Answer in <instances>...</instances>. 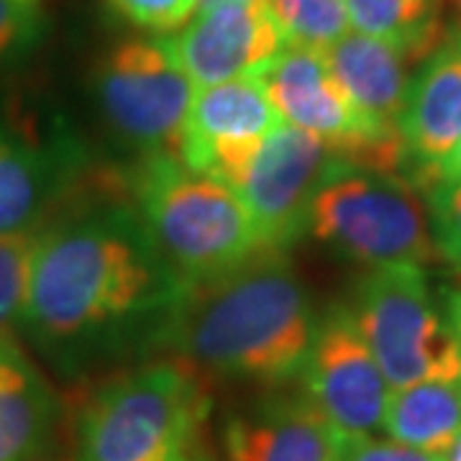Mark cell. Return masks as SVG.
Listing matches in <instances>:
<instances>
[{"label": "cell", "mask_w": 461, "mask_h": 461, "mask_svg": "<svg viewBox=\"0 0 461 461\" xmlns=\"http://www.w3.org/2000/svg\"><path fill=\"white\" fill-rule=\"evenodd\" d=\"M185 282L133 211L126 180L44 223L21 333L65 375L159 351Z\"/></svg>", "instance_id": "6da1fadb"}, {"label": "cell", "mask_w": 461, "mask_h": 461, "mask_svg": "<svg viewBox=\"0 0 461 461\" xmlns=\"http://www.w3.org/2000/svg\"><path fill=\"white\" fill-rule=\"evenodd\" d=\"M318 315L287 251L262 249L211 280L187 285L159 351L200 375L282 384L300 377Z\"/></svg>", "instance_id": "7a4b0ae2"}, {"label": "cell", "mask_w": 461, "mask_h": 461, "mask_svg": "<svg viewBox=\"0 0 461 461\" xmlns=\"http://www.w3.org/2000/svg\"><path fill=\"white\" fill-rule=\"evenodd\" d=\"M133 211L185 285L211 280L262 251L244 203L177 154H149L123 177Z\"/></svg>", "instance_id": "3957f363"}, {"label": "cell", "mask_w": 461, "mask_h": 461, "mask_svg": "<svg viewBox=\"0 0 461 461\" xmlns=\"http://www.w3.org/2000/svg\"><path fill=\"white\" fill-rule=\"evenodd\" d=\"M211 395L195 366L165 359L100 384L77 420L80 461H182L203 433Z\"/></svg>", "instance_id": "277c9868"}, {"label": "cell", "mask_w": 461, "mask_h": 461, "mask_svg": "<svg viewBox=\"0 0 461 461\" xmlns=\"http://www.w3.org/2000/svg\"><path fill=\"white\" fill-rule=\"evenodd\" d=\"M305 233L369 269L429 267L438 259L420 190L402 175L344 162L321 182Z\"/></svg>", "instance_id": "5b68a950"}, {"label": "cell", "mask_w": 461, "mask_h": 461, "mask_svg": "<svg viewBox=\"0 0 461 461\" xmlns=\"http://www.w3.org/2000/svg\"><path fill=\"white\" fill-rule=\"evenodd\" d=\"M393 390L461 379V341L423 267L372 269L348 305Z\"/></svg>", "instance_id": "8992f818"}, {"label": "cell", "mask_w": 461, "mask_h": 461, "mask_svg": "<svg viewBox=\"0 0 461 461\" xmlns=\"http://www.w3.org/2000/svg\"><path fill=\"white\" fill-rule=\"evenodd\" d=\"M195 95L167 36L136 33L115 41L95 62L93 98L118 141L149 154H177Z\"/></svg>", "instance_id": "52a82bcc"}, {"label": "cell", "mask_w": 461, "mask_h": 461, "mask_svg": "<svg viewBox=\"0 0 461 461\" xmlns=\"http://www.w3.org/2000/svg\"><path fill=\"white\" fill-rule=\"evenodd\" d=\"M262 83L282 121L323 141L339 162L384 175L408 169L402 139L382 136L354 111L323 51L285 47L264 69Z\"/></svg>", "instance_id": "ba28073f"}, {"label": "cell", "mask_w": 461, "mask_h": 461, "mask_svg": "<svg viewBox=\"0 0 461 461\" xmlns=\"http://www.w3.org/2000/svg\"><path fill=\"white\" fill-rule=\"evenodd\" d=\"M300 379L303 395L329 420L339 438L372 436L382 429L393 387L344 303L318 318Z\"/></svg>", "instance_id": "9c48e42d"}, {"label": "cell", "mask_w": 461, "mask_h": 461, "mask_svg": "<svg viewBox=\"0 0 461 461\" xmlns=\"http://www.w3.org/2000/svg\"><path fill=\"white\" fill-rule=\"evenodd\" d=\"M336 162L323 141L285 121L264 139L230 185L264 249L287 251L305 233L311 203Z\"/></svg>", "instance_id": "30bf717a"}, {"label": "cell", "mask_w": 461, "mask_h": 461, "mask_svg": "<svg viewBox=\"0 0 461 461\" xmlns=\"http://www.w3.org/2000/svg\"><path fill=\"white\" fill-rule=\"evenodd\" d=\"M280 123L282 118L262 77L195 87L177 157L190 169L230 187L259 144Z\"/></svg>", "instance_id": "8fae6325"}, {"label": "cell", "mask_w": 461, "mask_h": 461, "mask_svg": "<svg viewBox=\"0 0 461 461\" xmlns=\"http://www.w3.org/2000/svg\"><path fill=\"white\" fill-rule=\"evenodd\" d=\"M167 39L195 87L262 77L287 47L264 0H229L200 8Z\"/></svg>", "instance_id": "7c38bea8"}, {"label": "cell", "mask_w": 461, "mask_h": 461, "mask_svg": "<svg viewBox=\"0 0 461 461\" xmlns=\"http://www.w3.org/2000/svg\"><path fill=\"white\" fill-rule=\"evenodd\" d=\"M411 182L420 187L430 169L461 141V23L446 26L436 50L411 77L400 118Z\"/></svg>", "instance_id": "4fadbf2b"}, {"label": "cell", "mask_w": 461, "mask_h": 461, "mask_svg": "<svg viewBox=\"0 0 461 461\" xmlns=\"http://www.w3.org/2000/svg\"><path fill=\"white\" fill-rule=\"evenodd\" d=\"M69 141L41 144L0 121V233L41 229L80 187Z\"/></svg>", "instance_id": "5bb4252c"}, {"label": "cell", "mask_w": 461, "mask_h": 461, "mask_svg": "<svg viewBox=\"0 0 461 461\" xmlns=\"http://www.w3.org/2000/svg\"><path fill=\"white\" fill-rule=\"evenodd\" d=\"M223 448L229 461H336L339 433L305 395L269 397L230 412Z\"/></svg>", "instance_id": "9a60e30c"}, {"label": "cell", "mask_w": 461, "mask_h": 461, "mask_svg": "<svg viewBox=\"0 0 461 461\" xmlns=\"http://www.w3.org/2000/svg\"><path fill=\"white\" fill-rule=\"evenodd\" d=\"M323 57L354 111L382 136H400V118L411 87V59L354 29L323 51Z\"/></svg>", "instance_id": "2e32d148"}, {"label": "cell", "mask_w": 461, "mask_h": 461, "mask_svg": "<svg viewBox=\"0 0 461 461\" xmlns=\"http://www.w3.org/2000/svg\"><path fill=\"white\" fill-rule=\"evenodd\" d=\"M57 397L16 339L0 336V461H39L57 426Z\"/></svg>", "instance_id": "e0dca14e"}, {"label": "cell", "mask_w": 461, "mask_h": 461, "mask_svg": "<svg viewBox=\"0 0 461 461\" xmlns=\"http://www.w3.org/2000/svg\"><path fill=\"white\" fill-rule=\"evenodd\" d=\"M382 429L397 444L448 454L461 441V379L393 390Z\"/></svg>", "instance_id": "ac0fdd59"}, {"label": "cell", "mask_w": 461, "mask_h": 461, "mask_svg": "<svg viewBox=\"0 0 461 461\" xmlns=\"http://www.w3.org/2000/svg\"><path fill=\"white\" fill-rule=\"evenodd\" d=\"M351 29L423 62L446 32L444 0H346Z\"/></svg>", "instance_id": "d6986e66"}, {"label": "cell", "mask_w": 461, "mask_h": 461, "mask_svg": "<svg viewBox=\"0 0 461 461\" xmlns=\"http://www.w3.org/2000/svg\"><path fill=\"white\" fill-rule=\"evenodd\" d=\"M287 47L326 51L351 32L346 0H264Z\"/></svg>", "instance_id": "ffe728a7"}, {"label": "cell", "mask_w": 461, "mask_h": 461, "mask_svg": "<svg viewBox=\"0 0 461 461\" xmlns=\"http://www.w3.org/2000/svg\"><path fill=\"white\" fill-rule=\"evenodd\" d=\"M41 229L0 233V336L16 339L23 326Z\"/></svg>", "instance_id": "44dd1931"}, {"label": "cell", "mask_w": 461, "mask_h": 461, "mask_svg": "<svg viewBox=\"0 0 461 461\" xmlns=\"http://www.w3.org/2000/svg\"><path fill=\"white\" fill-rule=\"evenodd\" d=\"M108 14L139 33L167 36L180 32L198 14L200 0H103Z\"/></svg>", "instance_id": "7402d4cb"}, {"label": "cell", "mask_w": 461, "mask_h": 461, "mask_svg": "<svg viewBox=\"0 0 461 461\" xmlns=\"http://www.w3.org/2000/svg\"><path fill=\"white\" fill-rule=\"evenodd\" d=\"M423 193L438 259L461 272V180L436 182Z\"/></svg>", "instance_id": "603a6c76"}, {"label": "cell", "mask_w": 461, "mask_h": 461, "mask_svg": "<svg viewBox=\"0 0 461 461\" xmlns=\"http://www.w3.org/2000/svg\"><path fill=\"white\" fill-rule=\"evenodd\" d=\"M47 32L36 0H0V67L29 57Z\"/></svg>", "instance_id": "cb8c5ba5"}, {"label": "cell", "mask_w": 461, "mask_h": 461, "mask_svg": "<svg viewBox=\"0 0 461 461\" xmlns=\"http://www.w3.org/2000/svg\"><path fill=\"white\" fill-rule=\"evenodd\" d=\"M336 461H448V454H430L397 441H375L372 436L339 438Z\"/></svg>", "instance_id": "d4e9b609"}, {"label": "cell", "mask_w": 461, "mask_h": 461, "mask_svg": "<svg viewBox=\"0 0 461 461\" xmlns=\"http://www.w3.org/2000/svg\"><path fill=\"white\" fill-rule=\"evenodd\" d=\"M451 180H461V141L456 144V147L451 149L448 154H446L438 165L430 169V175L423 180L420 190H426V187L436 185V182H451Z\"/></svg>", "instance_id": "484cf974"}, {"label": "cell", "mask_w": 461, "mask_h": 461, "mask_svg": "<svg viewBox=\"0 0 461 461\" xmlns=\"http://www.w3.org/2000/svg\"><path fill=\"white\" fill-rule=\"evenodd\" d=\"M438 300L444 305V313L448 318V323H451V329H454V333L459 336L461 341V285H456V287H441L438 290Z\"/></svg>", "instance_id": "4316f807"}, {"label": "cell", "mask_w": 461, "mask_h": 461, "mask_svg": "<svg viewBox=\"0 0 461 461\" xmlns=\"http://www.w3.org/2000/svg\"><path fill=\"white\" fill-rule=\"evenodd\" d=\"M182 461H218V456H215L213 448L208 446V441H205L203 433H200L198 438L193 441V446L187 448V454H185V459Z\"/></svg>", "instance_id": "83f0119b"}, {"label": "cell", "mask_w": 461, "mask_h": 461, "mask_svg": "<svg viewBox=\"0 0 461 461\" xmlns=\"http://www.w3.org/2000/svg\"><path fill=\"white\" fill-rule=\"evenodd\" d=\"M448 461H461V441L448 451Z\"/></svg>", "instance_id": "f1b7e54d"}, {"label": "cell", "mask_w": 461, "mask_h": 461, "mask_svg": "<svg viewBox=\"0 0 461 461\" xmlns=\"http://www.w3.org/2000/svg\"><path fill=\"white\" fill-rule=\"evenodd\" d=\"M215 3H229V0H200V8H208V5H215Z\"/></svg>", "instance_id": "f546056e"}, {"label": "cell", "mask_w": 461, "mask_h": 461, "mask_svg": "<svg viewBox=\"0 0 461 461\" xmlns=\"http://www.w3.org/2000/svg\"><path fill=\"white\" fill-rule=\"evenodd\" d=\"M451 5H454V11L459 14V23H461V0H448Z\"/></svg>", "instance_id": "4dcf8cb0"}]
</instances>
